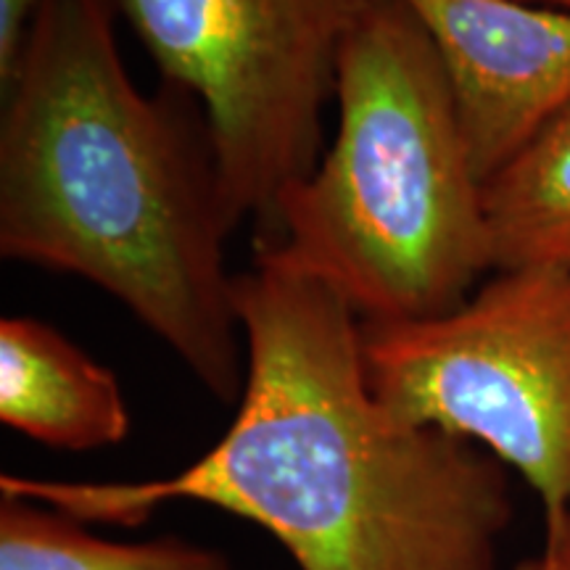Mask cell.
Instances as JSON below:
<instances>
[{
    "mask_svg": "<svg viewBox=\"0 0 570 570\" xmlns=\"http://www.w3.org/2000/svg\"><path fill=\"white\" fill-rule=\"evenodd\" d=\"M0 423L63 452L114 446L130 433L117 375L35 317L0 320Z\"/></svg>",
    "mask_w": 570,
    "mask_h": 570,
    "instance_id": "cell-7",
    "label": "cell"
},
{
    "mask_svg": "<svg viewBox=\"0 0 570 570\" xmlns=\"http://www.w3.org/2000/svg\"><path fill=\"white\" fill-rule=\"evenodd\" d=\"M497 269L570 267V106L483 185Z\"/></svg>",
    "mask_w": 570,
    "mask_h": 570,
    "instance_id": "cell-8",
    "label": "cell"
},
{
    "mask_svg": "<svg viewBox=\"0 0 570 570\" xmlns=\"http://www.w3.org/2000/svg\"><path fill=\"white\" fill-rule=\"evenodd\" d=\"M0 570H230V562L180 537L106 539L51 504L0 491Z\"/></svg>",
    "mask_w": 570,
    "mask_h": 570,
    "instance_id": "cell-9",
    "label": "cell"
},
{
    "mask_svg": "<svg viewBox=\"0 0 570 570\" xmlns=\"http://www.w3.org/2000/svg\"><path fill=\"white\" fill-rule=\"evenodd\" d=\"M515 570H570V512L552 529H544L541 550Z\"/></svg>",
    "mask_w": 570,
    "mask_h": 570,
    "instance_id": "cell-11",
    "label": "cell"
},
{
    "mask_svg": "<svg viewBox=\"0 0 570 570\" xmlns=\"http://www.w3.org/2000/svg\"><path fill=\"white\" fill-rule=\"evenodd\" d=\"M373 394L523 475L544 529L570 512V267L497 269L444 315L362 323Z\"/></svg>",
    "mask_w": 570,
    "mask_h": 570,
    "instance_id": "cell-4",
    "label": "cell"
},
{
    "mask_svg": "<svg viewBox=\"0 0 570 570\" xmlns=\"http://www.w3.org/2000/svg\"><path fill=\"white\" fill-rule=\"evenodd\" d=\"M3 98L0 254L104 288L209 394L238 402L235 219L212 138L135 88L111 0H42Z\"/></svg>",
    "mask_w": 570,
    "mask_h": 570,
    "instance_id": "cell-2",
    "label": "cell"
},
{
    "mask_svg": "<svg viewBox=\"0 0 570 570\" xmlns=\"http://www.w3.org/2000/svg\"><path fill=\"white\" fill-rule=\"evenodd\" d=\"M436 48L487 185L570 106V13L520 0H404Z\"/></svg>",
    "mask_w": 570,
    "mask_h": 570,
    "instance_id": "cell-6",
    "label": "cell"
},
{
    "mask_svg": "<svg viewBox=\"0 0 570 570\" xmlns=\"http://www.w3.org/2000/svg\"><path fill=\"white\" fill-rule=\"evenodd\" d=\"M520 3L544 6V9H558V11H568L570 13V0H520Z\"/></svg>",
    "mask_w": 570,
    "mask_h": 570,
    "instance_id": "cell-12",
    "label": "cell"
},
{
    "mask_svg": "<svg viewBox=\"0 0 570 570\" xmlns=\"http://www.w3.org/2000/svg\"><path fill=\"white\" fill-rule=\"evenodd\" d=\"M42 0H0V85L11 77Z\"/></svg>",
    "mask_w": 570,
    "mask_h": 570,
    "instance_id": "cell-10",
    "label": "cell"
},
{
    "mask_svg": "<svg viewBox=\"0 0 570 570\" xmlns=\"http://www.w3.org/2000/svg\"><path fill=\"white\" fill-rule=\"evenodd\" d=\"M333 101L331 148L285 194L262 248L362 323L444 315L494 262L444 67L404 0H377L348 35Z\"/></svg>",
    "mask_w": 570,
    "mask_h": 570,
    "instance_id": "cell-3",
    "label": "cell"
},
{
    "mask_svg": "<svg viewBox=\"0 0 570 570\" xmlns=\"http://www.w3.org/2000/svg\"><path fill=\"white\" fill-rule=\"evenodd\" d=\"M235 312L244 391L202 458L151 481L3 473L0 491L125 529L164 504H209L273 533L298 570H499L510 470L373 394L362 320L336 291L259 248Z\"/></svg>",
    "mask_w": 570,
    "mask_h": 570,
    "instance_id": "cell-1",
    "label": "cell"
},
{
    "mask_svg": "<svg viewBox=\"0 0 570 570\" xmlns=\"http://www.w3.org/2000/svg\"><path fill=\"white\" fill-rule=\"evenodd\" d=\"M169 80L206 111L235 225L267 230L320 161L348 35L377 0H114Z\"/></svg>",
    "mask_w": 570,
    "mask_h": 570,
    "instance_id": "cell-5",
    "label": "cell"
}]
</instances>
